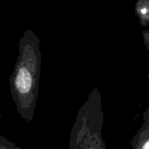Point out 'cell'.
<instances>
[{"label": "cell", "instance_id": "2", "mask_svg": "<svg viewBox=\"0 0 149 149\" xmlns=\"http://www.w3.org/2000/svg\"><path fill=\"white\" fill-rule=\"evenodd\" d=\"M33 77L27 67H21L17 71L15 78V87L21 95H27L33 87Z\"/></svg>", "mask_w": 149, "mask_h": 149}, {"label": "cell", "instance_id": "1", "mask_svg": "<svg viewBox=\"0 0 149 149\" xmlns=\"http://www.w3.org/2000/svg\"><path fill=\"white\" fill-rule=\"evenodd\" d=\"M84 125L75 128L70 138V149H106L101 136V127Z\"/></svg>", "mask_w": 149, "mask_h": 149}, {"label": "cell", "instance_id": "3", "mask_svg": "<svg viewBox=\"0 0 149 149\" xmlns=\"http://www.w3.org/2000/svg\"><path fill=\"white\" fill-rule=\"evenodd\" d=\"M132 149H149V124L144 122L131 141Z\"/></svg>", "mask_w": 149, "mask_h": 149}, {"label": "cell", "instance_id": "6", "mask_svg": "<svg viewBox=\"0 0 149 149\" xmlns=\"http://www.w3.org/2000/svg\"><path fill=\"white\" fill-rule=\"evenodd\" d=\"M143 42L145 44L146 47L149 51V30L148 31H143ZM148 78L149 79V74L148 75Z\"/></svg>", "mask_w": 149, "mask_h": 149}, {"label": "cell", "instance_id": "5", "mask_svg": "<svg viewBox=\"0 0 149 149\" xmlns=\"http://www.w3.org/2000/svg\"><path fill=\"white\" fill-rule=\"evenodd\" d=\"M0 149H23L0 135Z\"/></svg>", "mask_w": 149, "mask_h": 149}, {"label": "cell", "instance_id": "4", "mask_svg": "<svg viewBox=\"0 0 149 149\" xmlns=\"http://www.w3.org/2000/svg\"><path fill=\"white\" fill-rule=\"evenodd\" d=\"M135 12L140 18L141 26H148L149 0H138L135 4Z\"/></svg>", "mask_w": 149, "mask_h": 149}, {"label": "cell", "instance_id": "7", "mask_svg": "<svg viewBox=\"0 0 149 149\" xmlns=\"http://www.w3.org/2000/svg\"><path fill=\"white\" fill-rule=\"evenodd\" d=\"M143 120L144 122L149 124V107L143 113Z\"/></svg>", "mask_w": 149, "mask_h": 149}]
</instances>
